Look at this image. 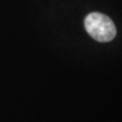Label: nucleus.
<instances>
[{
	"mask_svg": "<svg viewBox=\"0 0 122 122\" xmlns=\"http://www.w3.org/2000/svg\"><path fill=\"white\" fill-rule=\"evenodd\" d=\"M85 28L89 35L98 42H109L116 36V28L112 20L100 12L89 13L85 18Z\"/></svg>",
	"mask_w": 122,
	"mask_h": 122,
	"instance_id": "nucleus-1",
	"label": "nucleus"
}]
</instances>
